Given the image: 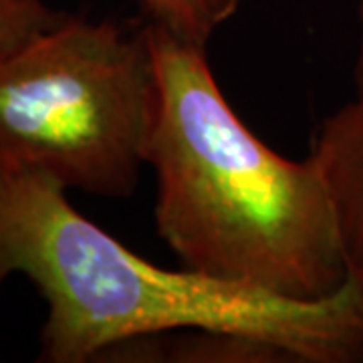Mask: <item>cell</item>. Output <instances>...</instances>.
I'll use <instances>...</instances> for the list:
<instances>
[{
	"mask_svg": "<svg viewBox=\"0 0 363 363\" xmlns=\"http://www.w3.org/2000/svg\"><path fill=\"white\" fill-rule=\"evenodd\" d=\"M145 26L162 93L147 147L162 240L214 281L293 301L335 295L350 267L319 160L271 150L224 97L204 47Z\"/></svg>",
	"mask_w": 363,
	"mask_h": 363,
	"instance_id": "1",
	"label": "cell"
},
{
	"mask_svg": "<svg viewBox=\"0 0 363 363\" xmlns=\"http://www.w3.org/2000/svg\"><path fill=\"white\" fill-rule=\"evenodd\" d=\"M25 274L47 303L39 362H99L121 343L169 331L262 339L293 362L363 359V293L293 301L162 269L85 218L67 188L37 169L0 164V291Z\"/></svg>",
	"mask_w": 363,
	"mask_h": 363,
	"instance_id": "2",
	"label": "cell"
},
{
	"mask_svg": "<svg viewBox=\"0 0 363 363\" xmlns=\"http://www.w3.org/2000/svg\"><path fill=\"white\" fill-rule=\"evenodd\" d=\"M160 99L147 26L65 14L0 61V164L67 190L130 198Z\"/></svg>",
	"mask_w": 363,
	"mask_h": 363,
	"instance_id": "3",
	"label": "cell"
},
{
	"mask_svg": "<svg viewBox=\"0 0 363 363\" xmlns=\"http://www.w3.org/2000/svg\"><path fill=\"white\" fill-rule=\"evenodd\" d=\"M311 154L335 200L350 279L363 293V97L355 95L325 117Z\"/></svg>",
	"mask_w": 363,
	"mask_h": 363,
	"instance_id": "4",
	"label": "cell"
},
{
	"mask_svg": "<svg viewBox=\"0 0 363 363\" xmlns=\"http://www.w3.org/2000/svg\"><path fill=\"white\" fill-rule=\"evenodd\" d=\"M147 21L184 43L208 49L212 37L238 13L242 0H135Z\"/></svg>",
	"mask_w": 363,
	"mask_h": 363,
	"instance_id": "5",
	"label": "cell"
},
{
	"mask_svg": "<svg viewBox=\"0 0 363 363\" xmlns=\"http://www.w3.org/2000/svg\"><path fill=\"white\" fill-rule=\"evenodd\" d=\"M169 362L196 363H277L293 362L285 350L240 333L194 329L180 341H169Z\"/></svg>",
	"mask_w": 363,
	"mask_h": 363,
	"instance_id": "6",
	"label": "cell"
},
{
	"mask_svg": "<svg viewBox=\"0 0 363 363\" xmlns=\"http://www.w3.org/2000/svg\"><path fill=\"white\" fill-rule=\"evenodd\" d=\"M65 13L55 11L45 0H0V61L25 47Z\"/></svg>",
	"mask_w": 363,
	"mask_h": 363,
	"instance_id": "7",
	"label": "cell"
},
{
	"mask_svg": "<svg viewBox=\"0 0 363 363\" xmlns=\"http://www.w3.org/2000/svg\"><path fill=\"white\" fill-rule=\"evenodd\" d=\"M359 43H357V55L353 65V83H355V95L363 97V0L359 2Z\"/></svg>",
	"mask_w": 363,
	"mask_h": 363,
	"instance_id": "8",
	"label": "cell"
}]
</instances>
